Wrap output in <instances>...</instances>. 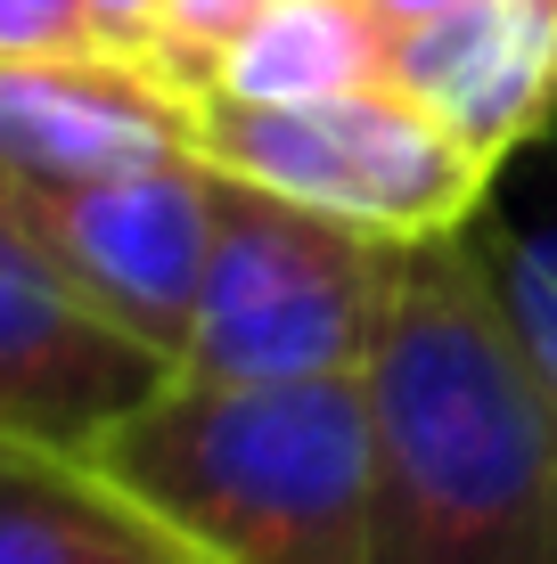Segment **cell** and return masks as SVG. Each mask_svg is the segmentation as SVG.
<instances>
[{
    "label": "cell",
    "mask_w": 557,
    "mask_h": 564,
    "mask_svg": "<svg viewBox=\"0 0 557 564\" xmlns=\"http://www.w3.org/2000/svg\"><path fill=\"white\" fill-rule=\"evenodd\" d=\"M377 9H386L394 25H427V17H443V9H459V0H377Z\"/></svg>",
    "instance_id": "cell-15"
},
{
    "label": "cell",
    "mask_w": 557,
    "mask_h": 564,
    "mask_svg": "<svg viewBox=\"0 0 557 564\" xmlns=\"http://www.w3.org/2000/svg\"><path fill=\"white\" fill-rule=\"evenodd\" d=\"M246 9H255V0H172L164 42L148 50V66H164L181 90H197V83H205V57L229 42V25H238Z\"/></svg>",
    "instance_id": "cell-12"
},
{
    "label": "cell",
    "mask_w": 557,
    "mask_h": 564,
    "mask_svg": "<svg viewBox=\"0 0 557 564\" xmlns=\"http://www.w3.org/2000/svg\"><path fill=\"white\" fill-rule=\"evenodd\" d=\"M0 205L90 311H107L124 336L157 344L181 368L222 205V172L205 155L107 172V181H9Z\"/></svg>",
    "instance_id": "cell-5"
},
{
    "label": "cell",
    "mask_w": 557,
    "mask_h": 564,
    "mask_svg": "<svg viewBox=\"0 0 557 564\" xmlns=\"http://www.w3.org/2000/svg\"><path fill=\"white\" fill-rule=\"evenodd\" d=\"M83 466L189 564H369L377 417L361 368L336 377H189L172 368Z\"/></svg>",
    "instance_id": "cell-2"
},
{
    "label": "cell",
    "mask_w": 557,
    "mask_h": 564,
    "mask_svg": "<svg viewBox=\"0 0 557 564\" xmlns=\"http://www.w3.org/2000/svg\"><path fill=\"white\" fill-rule=\"evenodd\" d=\"M0 564H189L83 451L0 434Z\"/></svg>",
    "instance_id": "cell-10"
},
{
    "label": "cell",
    "mask_w": 557,
    "mask_h": 564,
    "mask_svg": "<svg viewBox=\"0 0 557 564\" xmlns=\"http://www.w3.org/2000/svg\"><path fill=\"white\" fill-rule=\"evenodd\" d=\"M401 25L377 0H255L205 57L214 99H320V90L386 83Z\"/></svg>",
    "instance_id": "cell-9"
},
{
    "label": "cell",
    "mask_w": 557,
    "mask_h": 564,
    "mask_svg": "<svg viewBox=\"0 0 557 564\" xmlns=\"http://www.w3.org/2000/svg\"><path fill=\"white\" fill-rule=\"evenodd\" d=\"M394 83L501 164L557 115V0H459L427 25H401Z\"/></svg>",
    "instance_id": "cell-8"
},
{
    "label": "cell",
    "mask_w": 557,
    "mask_h": 564,
    "mask_svg": "<svg viewBox=\"0 0 557 564\" xmlns=\"http://www.w3.org/2000/svg\"><path fill=\"white\" fill-rule=\"evenodd\" d=\"M164 377L172 360L157 344L124 336L107 311H90L66 286V270L0 205V434L83 451L124 410H140Z\"/></svg>",
    "instance_id": "cell-6"
},
{
    "label": "cell",
    "mask_w": 557,
    "mask_h": 564,
    "mask_svg": "<svg viewBox=\"0 0 557 564\" xmlns=\"http://www.w3.org/2000/svg\"><path fill=\"white\" fill-rule=\"evenodd\" d=\"M361 384L377 417L369 564H557V377L468 229L394 238Z\"/></svg>",
    "instance_id": "cell-1"
},
{
    "label": "cell",
    "mask_w": 557,
    "mask_h": 564,
    "mask_svg": "<svg viewBox=\"0 0 557 564\" xmlns=\"http://www.w3.org/2000/svg\"><path fill=\"white\" fill-rule=\"evenodd\" d=\"M386 279H394V238L222 172L214 254H205L181 368L229 384L361 368L377 311H386Z\"/></svg>",
    "instance_id": "cell-4"
},
{
    "label": "cell",
    "mask_w": 557,
    "mask_h": 564,
    "mask_svg": "<svg viewBox=\"0 0 557 564\" xmlns=\"http://www.w3.org/2000/svg\"><path fill=\"white\" fill-rule=\"evenodd\" d=\"M468 246L484 262V279L501 286L516 336L557 377V115L516 155H501V172H492L484 205L468 221Z\"/></svg>",
    "instance_id": "cell-11"
},
{
    "label": "cell",
    "mask_w": 557,
    "mask_h": 564,
    "mask_svg": "<svg viewBox=\"0 0 557 564\" xmlns=\"http://www.w3.org/2000/svg\"><path fill=\"white\" fill-rule=\"evenodd\" d=\"M197 155L229 181L279 188L377 238H435L468 229L492 188V155L418 99L410 83H353L320 99H214L197 90Z\"/></svg>",
    "instance_id": "cell-3"
},
{
    "label": "cell",
    "mask_w": 557,
    "mask_h": 564,
    "mask_svg": "<svg viewBox=\"0 0 557 564\" xmlns=\"http://www.w3.org/2000/svg\"><path fill=\"white\" fill-rule=\"evenodd\" d=\"M197 155V90L124 50L0 57V188L107 181Z\"/></svg>",
    "instance_id": "cell-7"
},
{
    "label": "cell",
    "mask_w": 557,
    "mask_h": 564,
    "mask_svg": "<svg viewBox=\"0 0 557 564\" xmlns=\"http://www.w3.org/2000/svg\"><path fill=\"white\" fill-rule=\"evenodd\" d=\"M164 17L172 0H90V25H99V50H124V57H148L164 42Z\"/></svg>",
    "instance_id": "cell-14"
},
{
    "label": "cell",
    "mask_w": 557,
    "mask_h": 564,
    "mask_svg": "<svg viewBox=\"0 0 557 564\" xmlns=\"http://www.w3.org/2000/svg\"><path fill=\"white\" fill-rule=\"evenodd\" d=\"M50 50H99L90 0H0V57H50Z\"/></svg>",
    "instance_id": "cell-13"
}]
</instances>
